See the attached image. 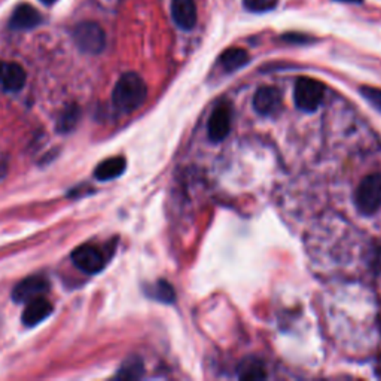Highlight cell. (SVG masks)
<instances>
[{"label": "cell", "instance_id": "12", "mask_svg": "<svg viewBox=\"0 0 381 381\" xmlns=\"http://www.w3.org/2000/svg\"><path fill=\"white\" fill-rule=\"evenodd\" d=\"M0 83L5 91H20L25 83V70L18 63H4L0 70Z\"/></svg>", "mask_w": 381, "mask_h": 381}, {"label": "cell", "instance_id": "6", "mask_svg": "<svg viewBox=\"0 0 381 381\" xmlns=\"http://www.w3.org/2000/svg\"><path fill=\"white\" fill-rule=\"evenodd\" d=\"M211 142H222L231 130V107L228 103H221L211 112L207 124Z\"/></svg>", "mask_w": 381, "mask_h": 381}, {"label": "cell", "instance_id": "21", "mask_svg": "<svg viewBox=\"0 0 381 381\" xmlns=\"http://www.w3.org/2000/svg\"><path fill=\"white\" fill-rule=\"evenodd\" d=\"M285 40L291 42V44H308L310 40H313L312 37H308L305 35H298V33H289L283 36Z\"/></svg>", "mask_w": 381, "mask_h": 381}, {"label": "cell", "instance_id": "10", "mask_svg": "<svg viewBox=\"0 0 381 381\" xmlns=\"http://www.w3.org/2000/svg\"><path fill=\"white\" fill-rule=\"evenodd\" d=\"M172 17L182 30H192L197 24V6L194 0H173Z\"/></svg>", "mask_w": 381, "mask_h": 381}, {"label": "cell", "instance_id": "1", "mask_svg": "<svg viewBox=\"0 0 381 381\" xmlns=\"http://www.w3.org/2000/svg\"><path fill=\"white\" fill-rule=\"evenodd\" d=\"M148 87L142 76L134 72L124 74L112 93V100L118 110L124 114H131L137 110L146 100Z\"/></svg>", "mask_w": 381, "mask_h": 381}, {"label": "cell", "instance_id": "20", "mask_svg": "<svg viewBox=\"0 0 381 381\" xmlns=\"http://www.w3.org/2000/svg\"><path fill=\"white\" fill-rule=\"evenodd\" d=\"M361 94L374 109L381 112V90L375 87H362Z\"/></svg>", "mask_w": 381, "mask_h": 381}, {"label": "cell", "instance_id": "11", "mask_svg": "<svg viewBox=\"0 0 381 381\" xmlns=\"http://www.w3.org/2000/svg\"><path fill=\"white\" fill-rule=\"evenodd\" d=\"M51 313H52V304L48 300H45L44 296H37V298L27 303L21 320L25 327H36V324H39L42 320H45Z\"/></svg>", "mask_w": 381, "mask_h": 381}, {"label": "cell", "instance_id": "5", "mask_svg": "<svg viewBox=\"0 0 381 381\" xmlns=\"http://www.w3.org/2000/svg\"><path fill=\"white\" fill-rule=\"evenodd\" d=\"M72 259L79 270L87 274L100 273L106 265V258L102 250L91 245L76 247L72 253Z\"/></svg>", "mask_w": 381, "mask_h": 381}, {"label": "cell", "instance_id": "15", "mask_svg": "<svg viewBox=\"0 0 381 381\" xmlns=\"http://www.w3.org/2000/svg\"><path fill=\"white\" fill-rule=\"evenodd\" d=\"M240 380H264L266 378V371L264 363L257 358H247L238 366Z\"/></svg>", "mask_w": 381, "mask_h": 381}, {"label": "cell", "instance_id": "17", "mask_svg": "<svg viewBox=\"0 0 381 381\" xmlns=\"http://www.w3.org/2000/svg\"><path fill=\"white\" fill-rule=\"evenodd\" d=\"M143 373H145V366H143L142 359L133 356L122 363L117 377L121 380H139V378H142Z\"/></svg>", "mask_w": 381, "mask_h": 381}, {"label": "cell", "instance_id": "18", "mask_svg": "<svg viewBox=\"0 0 381 381\" xmlns=\"http://www.w3.org/2000/svg\"><path fill=\"white\" fill-rule=\"evenodd\" d=\"M79 117H81V110L76 105L74 106H67L59 118V122H57V130L59 133H69L72 131L76 124L79 122Z\"/></svg>", "mask_w": 381, "mask_h": 381}, {"label": "cell", "instance_id": "16", "mask_svg": "<svg viewBox=\"0 0 381 381\" xmlns=\"http://www.w3.org/2000/svg\"><path fill=\"white\" fill-rule=\"evenodd\" d=\"M146 295L149 296V298H152L155 301L164 303V304H172L176 300L175 288L165 280H158L157 283L151 285L146 289Z\"/></svg>", "mask_w": 381, "mask_h": 381}, {"label": "cell", "instance_id": "23", "mask_svg": "<svg viewBox=\"0 0 381 381\" xmlns=\"http://www.w3.org/2000/svg\"><path fill=\"white\" fill-rule=\"evenodd\" d=\"M336 2H344V4H356V5H359V4H362V2H363V0H336Z\"/></svg>", "mask_w": 381, "mask_h": 381}, {"label": "cell", "instance_id": "7", "mask_svg": "<svg viewBox=\"0 0 381 381\" xmlns=\"http://www.w3.org/2000/svg\"><path fill=\"white\" fill-rule=\"evenodd\" d=\"M49 289V283L40 276H32L27 277L23 281L16 286L12 292V300L16 303L27 304L29 301L37 298V296H42Z\"/></svg>", "mask_w": 381, "mask_h": 381}, {"label": "cell", "instance_id": "3", "mask_svg": "<svg viewBox=\"0 0 381 381\" xmlns=\"http://www.w3.org/2000/svg\"><path fill=\"white\" fill-rule=\"evenodd\" d=\"M324 97V86L313 78H300L295 83L293 98L300 110L312 114L316 112Z\"/></svg>", "mask_w": 381, "mask_h": 381}, {"label": "cell", "instance_id": "19", "mask_svg": "<svg viewBox=\"0 0 381 381\" xmlns=\"http://www.w3.org/2000/svg\"><path fill=\"white\" fill-rule=\"evenodd\" d=\"M279 4V0H243V5L250 12H268L273 11Z\"/></svg>", "mask_w": 381, "mask_h": 381}, {"label": "cell", "instance_id": "14", "mask_svg": "<svg viewBox=\"0 0 381 381\" xmlns=\"http://www.w3.org/2000/svg\"><path fill=\"white\" fill-rule=\"evenodd\" d=\"M219 61L227 72H235L249 63V54L243 48H228L222 52Z\"/></svg>", "mask_w": 381, "mask_h": 381}, {"label": "cell", "instance_id": "24", "mask_svg": "<svg viewBox=\"0 0 381 381\" xmlns=\"http://www.w3.org/2000/svg\"><path fill=\"white\" fill-rule=\"evenodd\" d=\"M40 2H42V4H45V5H48V6H49V5H54L55 2H57V0H40Z\"/></svg>", "mask_w": 381, "mask_h": 381}, {"label": "cell", "instance_id": "4", "mask_svg": "<svg viewBox=\"0 0 381 381\" xmlns=\"http://www.w3.org/2000/svg\"><path fill=\"white\" fill-rule=\"evenodd\" d=\"M76 47L86 54H100L106 47V35L97 23L83 21L74 29Z\"/></svg>", "mask_w": 381, "mask_h": 381}, {"label": "cell", "instance_id": "13", "mask_svg": "<svg viewBox=\"0 0 381 381\" xmlns=\"http://www.w3.org/2000/svg\"><path fill=\"white\" fill-rule=\"evenodd\" d=\"M127 167V161L124 157H114L109 158L97 165L94 176L98 180H112L115 177H119Z\"/></svg>", "mask_w": 381, "mask_h": 381}, {"label": "cell", "instance_id": "22", "mask_svg": "<svg viewBox=\"0 0 381 381\" xmlns=\"http://www.w3.org/2000/svg\"><path fill=\"white\" fill-rule=\"evenodd\" d=\"M9 170V160L6 157V153L0 151V180H4L8 175Z\"/></svg>", "mask_w": 381, "mask_h": 381}, {"label": "cell", "instance_id": "9", "mask_svg": "<svg viewBox=\"0 0 381 381\" xmlns=\"http://www.w3.org/2000/svg\"><path fill=\"white\" fill-rule=\"evenodd\" d=\"M42 23V16L32 5H18L12 12L9 27L12 30H30Z\"/></svg>", "mask_w": 381, "mask_h": 381}, {"label": "cell", "instance_id": "8", "mask_svg": "<svg viewBox=\"0 0 381 381\" xmlns=\"http://www.w3.org/2000/svg\"><path fill=\"white\" fill-rule=\"evenodd\" d=\"M281 106V94L274 87H261L253 95V107L258 114L270 117L277 114Z\"/></svg>", "mask_w": 381, "mask_h": 381}, {"label": "cell", "instance_id": "2", "mask_svg": "<svg viewBox=\"0 0 381 381\" xmlns=\"http://www.w3.org/2000/svg\"><path fill=\"white\" fill-rule=\"evenodd\" d=\"M358 210L365 216H371L381 209V173H373L362 179L355 194Z\"/></svg>", "mask_w": 381, "mask_h": 381}, {"label": "cell", "instance_id": "25", "mask_svg": "<svg viewBox=\"0 0 381 381\" xmlns=\"http://www.w3.org/2000/svg\"><path fill=\"white\" fill-rule=\"evenodd\" d=\"M0 70H2V63H0Z\"/></svg>", "mask_w": 381, "mask_h": 381}]
</instances>
